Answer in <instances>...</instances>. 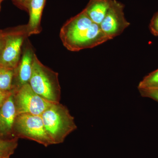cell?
I'll use <instances>...</instances> for the list:
<instances>
[{"label":"cell","instance_id":"obj_1","mask_svg":"<svg viewBox=\"0 0 158 158\" xmlns=\"http://www.w3.org/2000/svg\"><path fill=\"white\" fill-rule=\"evenodd\" d=\"M59 36L63 45L71 52L93 48L110 40L84 10L63 25Z\"/></svg>","mask_w":158,"mask_h":158},{"label":"cell","instance_id":"obj_2","mask_svg":"<svg viewBox=\"0 0 158 158\" xmlns=\"http://www.w3.org/2000/svg\"><path fill=\"white\" fill-rule=\"evenodd\" d=\"M44 124L54 144L64 142L77 129L69 110L60 103H53L41 115Z\"/></svg>","mask_w":158,"mask_h":158},{"label":"cell","instance_id":"obj_3","mask_svg":"<svg viewBox=\"0 0 158 158\" xmlns=\"http://www.w3.org/2000/svg\"><path fill=\"white\" fill-rule=\"evenodd\" d=\"M29 85L33 90L43 98L52 103H59L61 87L59 74L45 66L35 54Z\"/></svg>","mask_w":158,"mask_h":158},{"label":"cell","instance_id":"obj_4","mask_svg":"<svg viewBox=\"0 0 158 158\" xmlns=\"http://www.w3.org/2000/svg\"><path fill=\"white\" fill-rule=\"evenodd\" d=\"M15 137L26 138L47 147L54 144L46 130L40 115H17L14 128Z\"/></svg>","mask_w":158,"mask_h":158},{"label":"cell","instance_id":"obj_5","mask_svg":"<svg viewBox=\"0 0 158 158\" xmlns=\"http://www.w3.org/2000/svg\"><path fill=\"white\" fill-rule=\"evenodd\" d=\"M28 37L27 25L9 28L0 57V65L13 69L16 68L21 56L23 45Z\"/></svg>","mask_w":158,"mask_h":158},{"label":"cell","instance_id":"obj_6","mask_svg":"<svg viewBox=\"0 0 158 158\" xmlns=\"http://www.w3.org/2000/svg\"><path fill=\"white\" fill-rule=\"evenodd\" d=\"M17 115H40L53 103L47 100L33 90L29 84L13 91Z\"/></svg>","mask_w":158,"mask_h":158},{"label":"cell","instance_id":"obj_7","mask_svg":"<svg viewBox=\"0 0 158 158\" xmlns=\"http://www.w3.org/2000/svg\"><path fill=\"white\" fill-rule=\"evenodd\" d=\"M124 9L122 3L113 0L106 16L99 25L102 31L110 40L122 34L130 25L125 17Z\"/></svg>","mask_w":158,"mask_h":158},{"label":"cell","instance_id":"obj_8","mask_svg":"<svg viewBox=\"0 0 158 158\" xmlns=\"http://www.w3.org/2000/svg\"><path fill=\"white\" fill-rule=\"evenodd\" d=\"M25 42L23 45L19 62L15 69L13 91L29 84L32 75L33 60L35 53L27 38Z\"/></svg>","mask_w":158,"mask_h":158},{"label":"cell","instance_id":"obj_9","mask_svg":"<svg viewBox=\"0 0 158 158\" xmlns=\"http://www.w3.org/2000/svg\"><path fill=\"white\" fill-rule=\"evenodd\" d=\"M17 115L13 92L0 108V138H12Z\"/></svg>","mask_w":158,"mask_h":158},{"label":"cell","instance_id":"obj_10","mask_svg":"<svg viewBox=\"0 0 158 158\" xmlns=\"http://www.w3.org/2000/svg\"><path fill=\"white\" fill-rule=\"evenodd\" d=\"M46 0H26L24 8L27 9L30 19L27 26L28 36L39 34L42 31L41 22Z\"/></svg>","mask_w":158,"mask_h":158},{"label":"cell","instance_id":"obj_11","mask_svg":"<svg viewBox=\"0 0 158 158\" xmlns=\"http://www.w3.org/2000/svg\"><path fill=\"white\" fill-rule=\"evenodd\" d=\"M113 2V0H90L84 10L94 23L100 25Z\"/></svg>","mask_w":158,"mask_h":158},{"label":"cell","instance_id":"obj_12","mask_svg":"<svg viewBox=\"0 0 158 158\" xmlns=\"http://www.w3.org/2000/svg\"><path fill=\"white\" fill-rule=\"evenodd\" d=\"M15 69L0 65V90L13 91Z\"/></svg>","mask_w":158,"mask_h":158},{"label":"cell","instance_id":"obj_13","mask_svg":"<svg viewBox=\"0 0 158 158\" xmlns=\"http://www.w3.org/2000/svg\"><path fill=\"white\" fill-rule=\"evenodd\" d=\"M18 138L4 139L0 138V158H10L18 146Z\"/></svg>","mask_w":158,"mask_h":158},{"label":"cell","instance_id":"obj_14","mask_svg":"<svg viewBox=\"0 0 158 158\" xmlns=\"http://www.w3.org/2000/svg\"><path fill=\"white\" fill-rule=\"evenodd\" d=\"M138 89L158 88V69L145 77L138 84Z\"/></svg>","mask_w":158,"mask_h":158},{"label":"cell","instance_id":"obj_15","mask_svg":"<svg viewBox=\"0 0 158 158\" xmlns=\"http://www.w3.org/2000/svg\"><path fill=\"white\" fill-rule=\"evenodd\" d=\"M138 90L141 96L151 98L158 102V88L139 89Z\"/></svg>","mask_w":158,"mask_h":158},{"label":"cell","instance_id":"obj_16","mask_svg":"<svg viewBox=\"0 0 158 158\" xmlns=\"http://www.w3.org/2000/svg\"><path fill=\"white\" fill-rule=\"evenodd\" d=\"M149 28L151 33L154 36L158 37V11L156 12L151 20Z\"/></svg>","mask_w":158,"mask_h":158},{"label":"cell","instance_id":"obj_17","mask_svg":"<svg viewBox=\"0 0 158 158\" xmlns=\"http://www.w3.org/2000/svg\"><path fill=\"white\" fill-rule=\"evenodd\" d=\"M9 28L0 30V57L4 48L6 37L9 32Z\"/></svg>","mask_w":158,"mask_h":158},{"label":"cell","instance_id":"obj_18","mask_svg":"<svg viewBox=\"0 0 158 158\" xmlns=\"http://www.w3.org/2000/svg\"><path fill=\"white\" fill-rule=\"evenodd\" d=\"M13 92V91L0 90V108Z\"/></svg>","mask_w":158,"mask_h":158},{"label":"cell","instance_id":"obj_19","mask_svg":"<svg viewBox=\"0 0 158 158\" xmlns=\"http://www.w3.org/2000/svg\"><path fill=\"white\" fill-rule=\"evenodd\" d=\"M13 2L21 8H24V4L26 0H12Z\"/></svg>","mask_w":158,"mask_h":158},{"label":"cell","instance_id":"obj_20","mask_svg":"<svg viewBox=\"0 0 158 158\" xmlns=\"http://www.w3.org/2000/svg\"><path fill=\"white\" fill-rule=\"evenodd\" d=\"M2 2V0H0V9H1V4Z\"/></svg>","mask_w":158,"mask_h":158},{"label":"cell","instance_id":"obj_21","mask_svg":"<svg viewBox=\"0 0 158 158\" xmlns=\"http://www.w3.org/2000/svg\"><path fill=\"white\" fill-rule=\"evenodd\" d=\"M2 1H3V0H2Z\"/></svg>","mask_w":158,"mask_h":158}]
</instances>
